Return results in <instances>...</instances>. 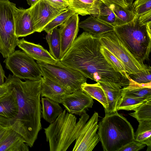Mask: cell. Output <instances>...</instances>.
<instances>
[{
    "label": "cell",
    "instance_id": "6da1fadb",
    "mask_svg": "<svg viewBox=\"0 0 151 151\" xmlns=\"http://www.w3.org/2000/svg\"><path fill=\"white\" fill-rule=\"evenodd\" d=\"M101 46L98 37L84 32L75 39L60 61L97 83L108 82L121 88L127 87L129 79L106 59L101 52Z\"/></svg>",
    "mask_w": 151,
    "mask_h": 151
},
{
    "label": "cell",
    "instance_id": "7a4b0ae2",
    "mask_svg": "<svg viewBox=\"0 0 151 151\" xmlns=\"http://www.w3.org/2000/svg\"><path fill=\"white\" fill-rule=\"evenodd\" d=\"M7 78L11 91L17 100L18 111L16 116L11 119L0 116V124L18 133L31 147L42 129L41 79L23 81L10 74Z\"/></svg>",
    "mask_w": 151,
    "mask_h": 151
},
{
    "label": "cell",
    "instance_id": "3957f363",
    "mask_svg": "<svg viewBox=\"0 0 151 151\" xmlns=\"http://www.w3.org/2000/svg\"><path fill=\"white\" fill-rule=\"evenodd\" d=\"M65 109L53 122L44 128L50 151H65L79 136L89 118L82 114L78 122L74 115Z\"/></svg>",
    "mask_w": 151,
    "mask_h": 151
},
{
    "label": "cell",
    "instance_id": "277c9868",
    "mask_svg": "<svg viewBox=\"0 0 151 151\" xmlns=\"http://www.w3.org/2000/svg\"><path fill=\"white\" fill-rule=\"evenodd\" d=\"M135 14L126 24L115 27L114 31L135 58L142 64L148 60L151 51V22L144 24Z\"/></svg>",
    "mask_w": 151,
    "mask_h": 151
},
{
    "label": "cell",
    "instance_id": "5b68a950",
    "mask_svg": "<svg viewBox=\"0 0 151 151\" xmlns=\"http://www.w3.org/2000/svg\"><path fill=\"white\" fill-rule=\"evenodd\" d=\"M98 125V134L104 151H119L134 140L132 125L117 111L105 114Z\"/></svg>",
    "mask_w": 151,
    "mask_h": 151
},
{
    "label": "cell",
    "instance_id": "8992f818",
    "mask_svg": "<svg viewBox=\"0 0 151 151\" xmlns=\"http://www.w3.org/2000/svg\"><path fill=\"white\" fill-rule=\"evenodd\" d=\"M42 76L64 88L70 93L81 90V85L87 78L79 71L62 64L59 61L56 64L37 61Z\"/></svg>",
    "mask_w": 151,
    "mask_h": 151
},
{
    "label": "cell",
    "instance_id": "52a82bcc",
    "mask_svg": "<svg viewBox=\"0 0 151 151\" xmlns=\"http://www.w3.org/2000/svg\"><path fill=\"white\" fill-rule=\"evenodd\" d=\"M16 4L0 0V53L6 58L15 50L19 38L15 34L14 13Z\"/></svg>",
    "mask_w": 151,
    "mask_h": 151
},
{
    "label": "cell",
    "instance_id": "ba28073f",
    "mask_svg": "<svg viewBox=\"0 0 151 151\" xmlns=\"http://www.w3.org/2000/svg\"><path fill=\"white\" fill-rule=\"evenodd\" d=\"M99 37L102 46L105 47L123 63L129 74L145 70L149 67L137 60L124 46L114 31L95 36Z\"/></svg>",
    "mask_w": 151,
    "mask_h": 151
},
{
    "label": "cell",
    "instance_id": "9c48e42d",
    "mask_svg": "<svg viewBox=\"0 0 151 151\" xmlns=\"http://www.w3.org/2000/svg\"><path fill=\"white\" fill-rule=\"evenodd\" d=\"M4 62L6 68L20 79L36 80L42 78L38 65L23 51L15 50L5 58Z\"/></svg>",
    "mask_w": 151,
    "mask_h": 151
},
{
    "label": "cell",
    "instance_id": "30bf717a",
    "mask_svg": "<svg viewBox=\"0 0 151 151\" xmlns=\"http://www.w3.org/2000/svg\"><path fill=\"white\" fill-rule=\"evenodd\" d=\"M28 9L35 31L38 32L43 31L48 23L65 10L56 8L45 0H39Z\"/></svg>",
    "mask_w": 151,
    "mask_h": 151
},
{
    "label": "cell",
    "instance_id": "8fae6325",
    "mask_svg": "<svg viewBox=\"0 0 151 151\" xmlns=\"http://www.w3.org/2000/svg\"><path fill=\"white\" fill-rule=\"evenodd\" d=\"M98 117V113L95 112L86 123L76 139L73 151H92L100 141L99 135L96 133L99 127Z\"/></svg>",
    "mask_w": 151,
    "mask_h": 151
},
{
    "label": "cell",
    "instance_id": "7c38bea8",
    "mask_svg": "<svg viewBox=\"0 0 151 151\" xmlns=\"http://www.w3.org/2000/svg\"><path fill=\"white\" fill-rule=\"evenodd\" d=\"M93 103V99L81 90L67 95L62 102L68 112L80 116L92 108Z\"/></svg>",
    "mask_w": 151,
    "mask_h": 151
},
{
    "label": "cell",
    "instance_id": "4fadbf2b",
    "mask_svg": "<svg viewBox=\"0 0 151 151\" xmlns=\"http://www.w3.org/2000/svg\"><path fill=\"white\" fill-rule=\"evenodd\" d=\"M79 20L78 14L76 13L60 26V59L77 37L79 30Z\"/></svg>",
    "mask_w": 151,
    "mask_h": 151
},
{
    "label": "cell",
    "instance_id": "5bb4252c",
    "mask_svg": "<svg viewBox=\"0 0 151 151\" xmlns=\"http://www.w3.org/2000/svg\"><path fill=\"white\" fill-rule=\"evenodd\" d=\"M17 46L28 56L37 61L56 64L59 61L55 59L47 50L39 44L28 42L24 38L18 40Z\"/></svg>",
    "mask_w": 151,
    "mask_h": 151
},
{
    "label": "cell",
    "instance_id": "9a60e30c",
    "mask_svg": "<svg viewBox=\"0 0 151 151\" xmlns=\"http://www.w3.org/2000/svg\"><path fill=\"white\" fill-rule=\"evenodd\" d=\"M14 17L15 34L18 37H26L36 32L28 9L16 7Z\"/></svg>",
    "mask_w": 151,
    "mask_h": 151
},
{
    "label": "cell",
    "instance_id": "2e32d148",
    "mask_svg": "<svg viewBox=\"0 0 151 151\" xmlns=\"http://www.w3.org/2000/svg\"><path fill=\"white\" fill-rule=\"evenodd\" d=\"M29 150V146L22 137L11 128L0 142V151Z\"/></svg>",
    "mask_w": 151,
    "mask_h": 151
},
{
    "label": "cell",
    "instance_id": "e0dca14e",
    "mask_svg": "<svg viewBox=\"0 0 151 151\" xmlns=\"http://www.w3.org/2000/svg\"><path fill=\"white\" fill-rule=\"evenodd\" d=\"M78 27L94 36L114 31L115 29L109 23L91 15L79 22Z\"/></svg>",
    "mask_w": 151,
    "mask_h": 151
},
{
    "label": "cell",
    "instance_id": "ac0fdd59",
    "mask_svg": "<svg viewBox=\"0 0 151 151\" xmlns=\"http://www.w3.org/2000/svg\"><path fill=\"white\" fill-rule=\"evenodd\" d=\"M106 97L107 107L104 109L105 114H110L117 111L118 104L122 97L121 88L118 85L111 82H99Z\"/></svg>",
    "mask_w": 151,
    "mask_h": 151
},
{
    "label": "cell",
    "instance_id": "d6986e66",
    "mask_svg": "<svg viewBox=\"0 0 151 151\" xmlns=\"http://www.w3.org/2000/svg\"><path fill=\"white\" fill-rule=\"evenodd\" d=\"M41 79V97H45L62 104L64 97L71 94L64 88L45 77H42Z\"/></svg>",
    "mask_w": 151,
    "mask_h": 151
},
{
    "label": "cell",
    "instance_id": "ffe728a7",
    "mask_svg": "<svg viewBox=\"0 0 151 151\" xmlns=\"http://www.w3.org/2000/svg\"><path fill=\"white\" fill-rule=\"evenodd\" d=\"M128 79V85L121 89V96L140 99L146 101L151 99V83L139 84Z\"/></svg>",
    "mask_w": 151,
    "mask_h": 151
},
{
    "label": "cell",
    "instance_id": "44dd1931",
    "mask_svg": "<svg viewBox=\"0 0 151 151\" xmlns=\"http://www.w3.org/2000/svg\"><path fill=\"white\" fill-rule=\"evenodd\" d=\"M69 7L81 16L90 15L97 17L101 0H68Z\"/></svg>",
    "mask_w": 151,
    "mask_h": 151
},
{
    "label": "cell",
    "instance_id": "7402d4cb",
    "mask_svg": "<svg viewBox=\"0 0 151 151\" xmlns=\"http://www.w3.org/2000/svg\"><path fill=\"white\" fill-rule=\"evenodd\" d=\"M18 106L16 99L10 91L5 95L0 97V116L8 119L17 115Z\"/></svg>",
    "mask_w": 151,
    "mask_h": 151
},
{
    "label": "cell",
    "instance_id": "603a6c76",
    "mask_svg": "<svg viewBox=\"0 0 151 151\" xmlns=\"http://www.w3.org/2000/svg\"><path fill=\"white\" fill-rule=\"evenodd\" d=\"M42 117L47 122L52 123L63 111L59 103L46 97H42Z\"/></svg>",
    "mask_w": 151,
    "mask_h": 151
},
{
    "label": "cell",
    "instance_id": "cb8c5ba5",
    "mask_svg": "<svg viewBox=\"0 0 151 151\" xmlns=\"http://www.w3.org/2000/svg\"><path fill=\"white\" fill-rule=\"evenodd\" d=\"M136 132L134 133V140L146 145L147 151L151 150V120L139 121Z\"/></svg>",
    "mask_w": 151,
    "mask_h": 151
},
{
    "label": "cell",
    "instance_id": "d4e9b609",
    "mask_svg": "<svg viewBox=\"0 0 151 151\" xmlns=\"http://www.w3.org/2000/svg\"><path fill=\"white\" fill-rule=\"evenodd\" d=\"M81 90L87 95L99 102L104 109L107 107V103L105 93L99 82L93 84L86 82L81 85Z\"/></svg>",
    "mask_w": 151,
    "mask_h": 151
},
{
    "label": "cell",
    "instance_id": "484cf974",
    "mask_svg": "<svg viewBox=\"0 0 151 151\" xmlns=\"http://www.w3.org/2000/svg\"><path fill=\"white\" fill-rule=\"evenodd\" d=\"M103 2L109 7L114 14L115 17V27L128 23L134 18L135 14L133 9L126 10L116 4Z\"/></svg>",
    "mask_w": 151,
    "mask_h": 151
},
{
    "label": "cell",
    "instance_id": "4316f807",
    "mask_svg": "<svg viewBox=\"0 0 151 151\" xmlns=\"http://www.w3.org/2000/svg\"><path fill=\"white\" fill-rule=\"evenodd\" d=\"M45 39L49 45V52L55 59L60 61V40L59 29H53L51 32L47 33Z\"/></svg>",
    "mask_w": 151,
    "mask_h": 151
},
{
    "label": "cell",
    "instance_id": "83f0119b",
    "mask_svg": "<svg viewBox=\"0 0 151 151\" xmlns=\"http://www.w3.org/2000/svg\"><path fill=\"white\" fill-rule=\"evenodd\" d=\"M76 12L68 7L56 17L44 28L43 31L47 33L51 32L53 29L63 24L69 18Z\"/></svg>",
    "mask_w": 151,
    "mask_h": 151
},
{
    "label": "cell",
    "instance_id": "f1b7e54d",
    "mask_svg": "<svg viewBox=\"0 0 151 151\" xmlns=\"http://www.w3.org/2000/svg\"><path fill=\"white\" fill-rule=\"evenodd\" d=\"M147 101L140 99L122 96L117 106V110H124L135 111L139 106Z\"/></svg>",
    "mask_w": 151,
    "mask_h": 151
},
{
    "label": "cell",
    "instance_id": "f546056e",
    "mask_svg": "<svg viewBox=\"0 0 151 151\" xmlns=\"http://www.w3.org/2000/svg\"><path fill=\"white\" fill-rule=\"evenodd\" d=\"M137 120H151V99L145 102L133 113L129 114Z\"/></svg>",
    "mask_w": 151,
    "mask_h": 151
},
{
    "label": "cell",
    "instance_id": "4dcf8cb0",
    "mask_svg": "<svg viewBox=\"0 0 151 151\" xmlns=\"http://www.w3.org/2000/svg\"><path fill=\"white\" fill-rule=\"evenodd\" d=\"M101 51L106 59L115 69L124 76L128 79V75L122 63L107 49L102 46Z\"/></svg>",
    "mask_w": 151,
    "mask_h": 151
},
{
    "label": "cell",
    "instance_id": "1f68e13d",
    "mask_svg": "<svg viewBox=\"0 0 151 151\" xmlns=\"http://www.w3.org/2000/svg\"><path fill=\"white\" fill-rule=\"evenodd\" d=\"M111 24L115 27V17L111 9L104 2L101 1L99 8V14L97 17Z\"/></svg>",
    "mask_w": 151,
    "mask_h": 151
},
{
    "label": "cell",
    "instance_id": "d6a6232c",
    "mask_svg": "<svg viewBox=\"0 0 151 151\" xmlns=\"http://www.w3.org/2000/svg\"><path fill=\"white\" fill-rule=\"evenodd\" d=\"M128 75V78L138 84H146L151 83V68L150 66L145 70Z\"/></svg>",
    "mask_w": 151,
    "mask_h": 151
},
{
    "label": "cell",
    "instance_id": "836d02e7",
    "mask_svg": "<svg viewBox=\"0 0 151 151\" xmlns=\"http://www.w3.org/2000/svg\"><path fill=\"white\" fill-rule=\"evenodd\" d=\"M132 6L135 14L139 16L151 11V0H139Z\"/></svg>",
    "mask_w": 151,
    "mask_h": 151
},
{
    "label": "cell",
    "instance_id": "e575fe53",
    "mask_svg": "<svg viewBox=\"0 0 151 151\" xmlns=\"http://www.w3.org/2000/svg\"><path fill=\"white\" fill-rule=\"evenodd\" d=\"M146 145L134 140L120 149L119 151H137L143 149Z\"/></svg>",
    "mask_w": 151,
    "mask_h": 151
},
{
    "label": "cell",
    "instance_id": "d590c367",
    "mask_svg": "<svg viewBox=\"0 0 151 151\" xmlns=\"http://www.w3.org/2000/svg\"><path fill=\"white\" fill-rule=\"evenodd\" d=\"M54 7L60 9H65L69 7L68 0H45Z\"/></svg>",
    "mask_w": 151,
    "mask_h": 151
},
{
    "label": "cell",
    "instance_id": "8d00e7d4",
    "mask_svg": "<svg viewBox=\"0 0 151 151\" xmlns=\"http://www.w3.org/2000/svg\"><path fill=\"white\" fill-rule=\"evenodd\" d=\"M5 79L4 83L0 85V97L5 95L11 91L9 79L7 77Z\"/></svg>",
    "mask_w": 151,
    "mask_h": 151
},
{
    "label": "cell",
    "instance_id": "74e56055",
    "mask_svg": "<svg viewBox=\"0 0 151 151\" xmlns=\"http://www.w3.org/2000/svg\"><path fill=\"white\" fill-rule=\"evenodd\" d=\"M103 1L107 2L109 3L114 4L122 7L126 10H130L133 9L129 7L125 3L124 0H101Z\"/></svg>",
    "mask_w": 151,
    "mask_h": 151
},
{
    "label": "cell",
    "instance_id": "f35d334b",
    "mask_svg": "<svg viewBox=\"0 0 151 151\" xmlns=\"http://www.w3.org/2000/svg\"><path fill=\"white\" fill-rule=\"evenodd\" d=\"M138 16L139 21L143 24H146L151 22V11L147 12Z\"/></svg>",
    "mask_w": 151,
    "mask_h": 151
},
{
    "label": "cell",
    "instance_id": "ab89813d",
    "mask_svg": "<svg viewBox=\"0 0 151 151\" xmlns=\"http://www.w3.org/2000/svg\"><path fill=\"white\" fill-rule=\"evenodd\" d=\"M9 128L6 127L0 124V142L6 135Z\"/></svg>",
    "mask_w": 151,
    "mask_h": 151
},
{
    "label": "cell",
    "instance_id": "60d3db41",
    "mask_svg": "<svg viewBox=\"0 0 151 151\" xmlns=\"http://www.w3.org/2000/svg\"><path fill=\"white\" fill-rule=\"evenodd\" d=\"M6 77L5 75V71L3 69L0 62V85L4 83V78Z\"/></svg>",
    "mask_w": 151,
    "mask_h": 151
},
{
    "label": "cell",
    "instance_id": "b9f144b4",
    "mask_svg": "<svg viewBox=\"0 0 151 151\" xmlns=\"http://www.w3.org/2000/svg\"><path fill=\"white\" fill-rule=\"evenodd\" d=\"M39 0H27L28 4L31 6H32L37 2Z\"/></svg>",
    "mask_w": 151,
    "mask_h": 151
},
{
    "label": "cell",
    "instance_id": "7bdbcfd3",
    "mask_svg": "<svg viewBox=\"0 0 151 151\" xmlns=\"http://www.w3.org/2000/svg\"><path fill=\"white\" fill-rule=\"evenodd\" d=\"M134 0H124L127 5L130 7H132V4Z\"/></svg>",
    "mask_w": 151,
    "mask_h": 151
},
{
    "label": "cell",
    "instance_id": "ee69618b",
    "mask_svg": "<svg viewBox=\"0 0 151 151\" xmlns=\"http://www.w3.org/2000/svg\"></svg>",
    "mask_w": 151,
    "mask_h": 151
}]
</instances>
